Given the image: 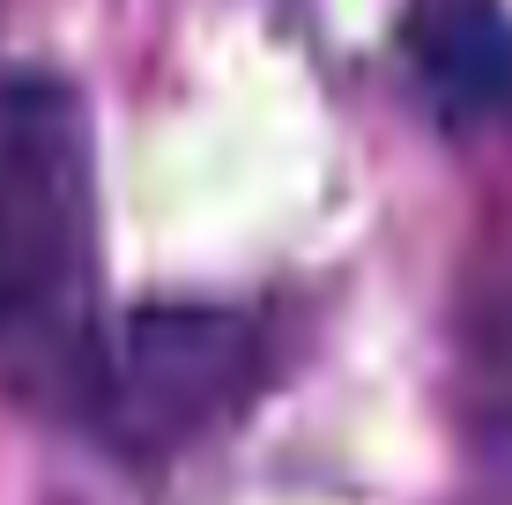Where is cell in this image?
<instances>
[{
	"label": "cell",
	"mask_w": 512,
	"mask_h": 505,
	"mask_svg": "<svg viewBox=\"0 0 512 505\" xmlns=\"http://www.w3.org/2000/svg\"><path fill=\"white\" fill-rule=\"evenodd\" d=\"M97 335V127L60 67H0V372L75 387Z\"/></svg>",
	"instance_id": "1"
},
{
	"label": "cell",
	"mask_w": 512,
	"mask_h": 505,
	"mask_svg": "<svg viewBox=\"0 0 512 505\" xmlns=\"http://www.w3.org/2000/svg\"><path fill=\"white\" fill-rule=\"evenodd\" d=\"M260 350L268 335L223 305H141L127 320H97L67 416L119 461H171L253 402Z\"/></svg>",
	"instance_id": "2"
},
{
	"label": "cell",
	"mask_w": 512,
	"mask_h": 505,
	"mask_svg": "<svg viewBox=\"0 0 512 505\" xmlns=\"http://www.w3.org/2000/svg\"><path fill=\"white\" fill-rule=\"evenodd\" d=\"M401 60L446 127L512 119V8L505 0H409Z\"/></svg>",
	"instance_id": "3"
},
{
	"label": "cell",
	"mask_w": 512,
	"mask_h": 505,
	"mask_svg": "<svg viewBox=\"0 0 512 505\" xmlns=\"http://www.w3.org/2000/svg\"><path fill=\"white\" fill-rule=\"evenodd\" d=\"M468 387L483 409V439L512 454V290L483 305V320L468 335Z\"/></svg>",
	"instance_id": "4"
}]
</instances>
